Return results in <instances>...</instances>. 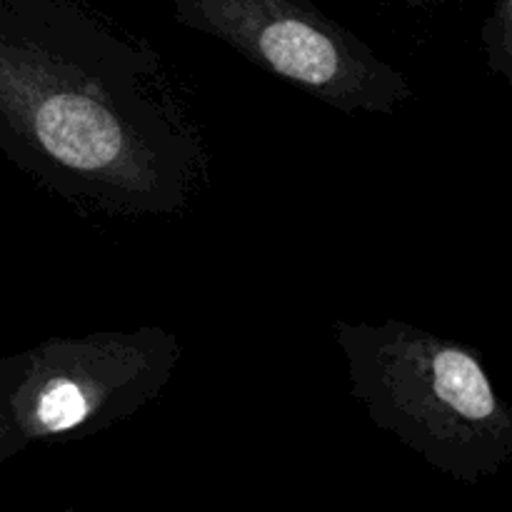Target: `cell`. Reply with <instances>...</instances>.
<instances>
[{"instance_id": "obj_1", "label": "cell", "mask_w": 512, "mask_h": 512, "mask_svg": "<svg viewBox=\"0 0 512 512\" xmlns=\"http://www.w3.org/2000/svg\"><path fill=\"white\" fill-rule=\"evenodd\" d=\"M0 148L108 215H175L208 168L153 48L75 0H0Z\"/></svg>"}, {"instance_id": "obj_2", "label": "cell", "mask_w": 512, "mask_h": 512, "mask_svg": "<svg viewBox=\"0 0 512 512\" xmlns=\"http://www.w3.org/2000/svg\"><path fill=\"white\" fill-rule=\"evenodd\" d=\"M353 395L378 428L463 483L512 458V410L475 348L418 325L335 323Z\"/></svg>"}, {"instance_id": "obj_3", "label": "cell", "mask_w": 512, "mask_h": 512, "mask_svg": "<svg viewBox=\"0 0 512 512\" xmlns=\"http://www.w3.org/2000/svg\"><path fill=\"white\" fill-rule=\"evenodd\" d=\"M178 335L163 328L48 338L18 353L8 410L23 448L73 443L138 413L170 383Z\"/></svg>"}, {"instance_id": "obj_4", "label": "cell", "mask_w": 512, "mask_h": 512, "mask_svg": "<svg viewBox=\"0 0 512 512\" xmlns=\"http://www.w3.org/2000/svg\"><path fill=\"white\" fill-rule=\"evenodd\" d=\"M180 25L223 40L248 63L340 113L393 115L408 78L313 0H170Z\"/></svg>"}, {"instance_id": "obj_5", "label": "cell", "mask_w": 512, "mask_h": 512, "mask_svg": "<svg viewBox=\"0 0 512 512\" xmlns=\"http://www.w3.org/2000/svg\"><path fill=\"white\" fill-rule=\"evenodd\" d=\"M483 43L493 75L512 80V0H495L483 25Z\"/></svg>"}, {"instance_id": "obj_6", "label": "cell", "mask_w": 512, "mask_h": 512, "mask_svg": "<svg viewBox=\"0 0 512 512\" xmlns=\"http://www.w3.org/2000/svg\"><path fill=\"white\" fill-rule=\"evenodd\" d=\"M15 373H18V353L0 358V460H8L25 450L23 443L18 440V435H15L13 420H10L8 410V398L10 388H13Z\"/></svg>"}, {"instance_id": "obj_7", "label": "cell", "mask_w": 512, "mask_h": 512, "mask_svg": "<svg viewBox=\"0 0 512 512\" xmlns=\"http://www.w3.org/2000/svg\"><path fill=\"white\" fill-rule=\"evenodd\" d=\"M408 3H418V5H428V3H438V0H408Z\"/></svg>"}]
</instances>
